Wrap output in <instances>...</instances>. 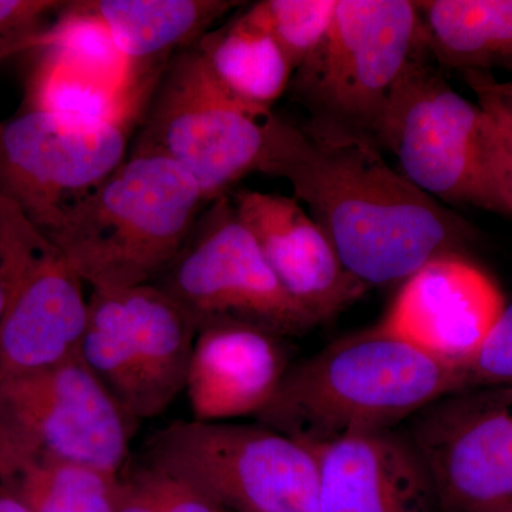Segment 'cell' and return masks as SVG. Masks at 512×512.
I'll list each match as a JSON object with an SVG mask.
<instances>
[{"mask_svg":"<svg viewBox=\"0 0 512 512\" xmlns=\"http://www.w3.org/2000/svg\"><path fill=\"white\" fill-rule=\"evenodd\" d=\"M262 174L291 184L369 288L403 284L433 259L464 255L474 239L466 220L390 167L375 140L323 121L275 116Z\"/></svg>","mask_w":512,"mask_h":512,"instance_id":"cell-1","label":"cell"},{"mask_svg":"<svg viewBox=\"0 0 512 512\" xmlns=\"http://www.w3.org/2000/svg\"><path fill=\"white\" fill-rule=\"evenodd\" d=\"M460 390V367L377 325L289 366L256 423L316 451L352 434L397 429L430 403Z\"/></svg>","mask_w":512,"mask_h":512,"instance_id":"cell-2","label":"cell"},{"mask_svg":"<svg viewBox=\"0 0 512 512\" xmlns=\"http://www.w3.org/2000/svg\"><path fill=\"white\" fill-rule=\"evenodd\" d=\"M205 205L181 165L130 153L46 238L92 291L150 285L180 254Z\"/></svg>","mask_w":512,"mask_h":512,"instance_id":"cell-3","label":"cell"},{"mask_svg":"<svg viewBox=\"0 0 512 512\" xmlns=\"http://www.w3.org/2000/svg\"><path fill=\"white\" fill-rule=\"evenodd\" d=\"M375 141L437 201L512 215L485 154L483 109L451 87L427 45L394 86Z\"/></svg>","mask_w":512,"mask_h":512,"instance_id":"cell-4","label":"cell"},{"mask_svg":"<svg viewBox=\"0 0 512 512\" xmlns=\"http://www.w3.org/2000/svg\"><path fill=\"white\" fill-rule=\"evenodd\" d=\"M426 45L417 2L338 0L328 33L289 89L309 119L375 140L394 86Z\"/></svg>","mask_w":512,"mask_h":512,"instance_id":"cell-5","label":"cell"},{"mask_svg":"<svg viewBox=\"0 0 512 512\" xmlns=\"http://www.w3.org/2000/svg\"><path fill=\"white\" fill-rule=\"evenodd\" d=\"M275 116L225 93L194 45L165 67L131 153L158 154L181 165L211 204L245 175L262 173Z\"/></svg>","mask_w":512,"mask_h":512,"instance_id":"cell-6","label":"cell"},{"mask_svg":"<svg viewBox=\"0 0 512 512\" xmlns=\"http://www.w3.org/2000/svg\"><path fill=\"white\" fill-rule=\"evenodd\" d=\"M143 460L228 512H319L315 451L259 423L175 420L146 441Z\"/></svg>","mask_w":512,"mask_h":512,"instance_id":"cell-7","label":"cell"},{"mask_svg":"<svg viewBox=\"0 0 512 512\" xmlns=\"http://www.w3.org/2000/svg\"><path fill=\"white\" fill-rule=\"evenodd\" d=\"M136 423L80 357L45 372L2 379L0 481L49 461L119 474Z\"/></svg>","mask_w":512,"mask_h":512,"instance_id":"cell-8","label":"cell"},{"mask_svg":"<svg viewBox=\"0 0 512 512\" xmlns=\"http://www.w3.org/2000/svg\"><path fill=\"white\" fill-rule=\"evenodd\" d=\"M198 330L158 286L92 291L80 359L134 421L184 392Z\"/></svg>","mask_w":512,"mask_h":512,"instance_id":"cell-9","label":"cell"},{"mask_svg":"<svg viewBox=\"0 0 512 512\" xmlns=\"http://www.w3.org/2000/svg\"><path fill=\"white\" fill-rule=\"evenodd\" d=\"M153 285L184 309L197 330L238 322L295 338L319 325L285 291L228 195L202 212L180 254Z\"/></svg>","mask_w":512,"mask_h":512,"instance_id":"cell-10","label":"cell"},{"mask_svg":"<svg viewBox=\"0 0 512 512\" xmlns=\"http://www.w3.org/2000/svg\"><path fill=\"white\" fill-rule=\"evenodd\" d=\"M137 123L20 110L0 121V198L46 238L123 164Z\"/></svg>","mask_w":512,"mask_h":512,"instance_id":"cell-11","label":"cell"},{"mask_svg":"<svg viewBox=\"0 0 512 512\" xmlns=\"http://www.w3.org/2000/svg\"><path fill=\"white\" fill-rule=\"evenodd\" d=\"M436 498V512L512 508V386L447 394L402 424Z\"/></svg>","mask_w":512,"mask_h":512,"instance_id":"cell-12","label":"cell"},{"mask_svg":"<svg viewBox=\"0 0 512 512\" xmlns=\"http://www.w3.org/2000/svg\"><path fill=\"white\" fill-rule=\"evenodd\" d=\"M505 303L498 285L466 256H440L403 282L379 325L464 372Z\"/></svg>","mask_w":512,"mask_h":512,"instance_id":"cell-13","label":"cell"},{"mask_svg":"<svg viewBox=\"0 0 512 512\" xmlns=\"http://www.w3.org/2000/svg\"><path fill=\"white\" fill-rule=\"evenodd\" d=\"M231 201L285 291L316 322H328L365 295L369 286L350 274L301 202L255 190L237 191Z\"/></svg>","mask_w":512,"mask_h":512,"instance_id":"cell-14","label":"cell"},{"mask_svg":"<svg viewBox=\"0 0 512 512\" xmlns=\"http://www.w3.org/2000/svg\"><path fill=\"white\" fill-rule=\"evenodd\" d=\"M87 318L84 281L50 242L20 279L0 322V380L76 360Z\"/></svg>","mask_w":512,"mask_h":512,"instance_id":"cell-15","label":"cell"},{"mask_svg":"<svg viewBox=\"0 0 512 512\" xmlns=\"http://www.w3.org/2000/svg\"><path fill=\"white\" fill-rule=\"evenodd\" d=\"M285 338L238 322L198 330L184 392L192 420L227 423L268 406L289 369Z\"/></svg>","mask_w":512,"mask_h":512,"instance_id":"cell-16","label":"cell"},{"mask_svg":"<svg viewBox=\"0 0 512 512\" xmlns=\"http://www.w3.org/2000/svg\"><path fill=\"white\" fill-rule=\"evenodd\" d=\"M315 453L319 512H436L426 468L400 430L352 434Z\"/></svg>","mask_w":512,"mask_h":512,"instance_id":"cell-17","label":"cell"},{"mask_svg":"<svg viewBox=\"0 0 512 512\" xmlns=\"http://www.w3.org/2000/svg\"><path fill=\"white\" fill-rule=\"evenodd\" d=\"M77 10L109 35L141 76H161L177 53L197 45L214 23L241 5L229 0H79Z\"/></svg>","mask_w":512,"mask_h":512,"instance_id":"cell-18","label":"cell"},{"mask_svg":"<svg viewBox=\"0 0 512 512\" xmlns=\"http://www.w3.org/2000/svg\"><path fill=\"white\" fill-rule=\"evenodd\" d=\"M417 6L440 69L487 73L512 66V0H429Z\"/></svg>","mask_w":512,"mask_h":512,"instance_id":"cell-19","label":"cell"},{"mask_svg":"<svg viewBox=\"0 0 512 512\" xmlns=\"http://www.w3.org/2000/svg\"><path fill=\"white\" fill-rule=\"evenodd\" d=\"M195 46L218 86L249 107L272 111L289 89L291 64L274 37L247 13L205 33Z\"/></svg>","mask_w":512,"mask_h":512,"instance_id":"cell-20","label":"cell"},{"mask_svg":"<svg viewBox=\"0 0 512 512\" xmlns=\"http://www.w3.org/2000/svg\"><path fill=\"white\" fill-rule=\"evenodd\" d=\"M119 474L86 464H30L0 481L32 512H114Z\"/></svg>","mask_w":512,"mask_h":512,"instance_id":"cell-21","label":"cell"},{"mask_svg":"<svg viewBox=\"0 0 512 512\" xmlns=\"http://www.w3.org/2000/svg\"><path fill=\"white\" fill-rule=\"evenodd\" d=\"M114 512L228 511L194 484L141 458L121 468Z\"/></svg>","mask_w":512,"mask_h":512,"instance_id":"cell-22","label":"cell"},{"mask_svg":"<svg viewBox=\"0 0 512 512\" xmlns=\"http://www.w3.org/2000/svg\"><path fill=\"white\" fill-rule=\"evenodd\" d=\"M336 6L338 0H262L245 13L274 37L295 73L328 33Z\"/></svg>","mask_w":512,"mask_h":512,"instance_id":"cell-23","label":"cell"},{"mask_svg":"<svg viewBox=\"0 0 512 512\" xmlns=\"http://www.w3.org/2000/svg\"><path fill=\"white\" fill-rule=\"evenodd\" d=\"M49 244L12 202L0 198V322L20 279Z\"/></svg>","mask_w":512,"mask_h":512,"instance_id":"cell-24","label":"cell"},{"mask_svg":"<svg viewBox=\"0 0 512 512\" xmlns=\"http://www.w3.org/2000/svg\"><path fill=\"white\" fill-rule=\"evenodd\" d=\"M464 74L468 86L478 97V106L484 111V146L488 164L512 208V114L494 92L490 73Z\"/></svg>","mask_w":512,"mask_h":512,"instance_id":"cell-25","label":"cell"},{"mask_svg":"<svg viewBox=\"0 0 512 512\" xmlns=\"http://www.w3.org/2000/svg\"><path fill=\"white\" fill-rule=\"evenodd\" d=\"M512 386V301L505 303L483 346L464 367V390Z\"/></svg>","mask_w":512,"mask_h":512,"instance_id":"cell-26","label":"cell"},{"mask_svg":"<svg viewBox=\"0 0 512 512\" xmlns=\"http://www.w3.org/2000/svg\"><path fill=\"white\" fill-rule=\"evenodd\" d=\"M64 2L55 0H0V59L32 47Z\"/></svg>","mask_w":512,"mask_h":512,"instance_id":"cell-27","label":"cell"},{"mask_svg":"<svg viewBox=\"0 0 512 512\" xmlns=\"http://www.w3.org/2000/svg\"><path fill=\"white\" fill-rule=\"evenodd\" d=\"M0 512H32L28 505L10 491L6 485L0 483Z\"/></svg>","mask_w":512,"mask_h":512,"instance_id":"cell-28","label":"cell"},{"mask_svg":"<svg viewBox=\"0 0 512 512\" xmlns=\"http://www.w3.org/2000/svg\"><path fill=\"white\" fill-rule=\"evenodd\" d=\"M493 87L495 92L501 94V96L512 97V82L498 83L497 80H493Z\"/></svg>","mask_w":512,"mask_h":512,"instance_id":"cell-29","label":"cell"},{"mask_svg":"<svg viewBox=\"0 0 512 512\" xmlns=\"http://www.w3.org/2000/svg\"><path fill=\"white\" fill-rule=\"evenodd\" d=\"M493 80H494V77H493ZM493 80H491V84H493ZM493 89H494V87H493ZM494 92H495V90H494ZM495 93H497V92H495ZM498 96L501 97V100H503L505 107H507V109L510 110V113L512 114V97L501 96V94H498Z\"/></svg>","mask_w":512,"mask_h":512,"instance_id":"cell-30","label":"cell"},{"mask_svg":"<svg viewBox=\"0 0 512 512\" xmlns=\"http://www.w3.org/2000/svg\"><path fill=\"white\" fill-rule=\"evenodd\" d=\"M505 512H512V508H511V510H508V511H505Z\"/></svg>","mask_w":512,"mask_h":512,"instance_id":"cell-31","label":"cell"}]
</instances>
